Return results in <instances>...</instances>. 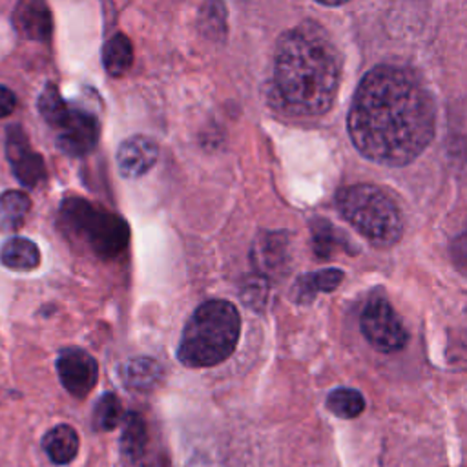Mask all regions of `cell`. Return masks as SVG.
Instances as JSON below:
<instances>
[{"label": "cell", "mask_w": 467, "mask_h": 467, "mask_svg": "<svg viewBox=\"0 0 467 467\" xmlns=\"http://www.w3.org/2000/svg\"><path fill=\"white\" fill-rule=\"evenodd\" d=\"M347 128L361 155L378 164L403 166L432 140L436 106L412 71L381 64L361 78Z\"/></svg>", "instance_id": "obj_1"}, {"label": "cell", "mask_w": 467, "mask_h": 467, "mask_svg": "<svg viewBox=\"0 0 467 467\" xmlns=\"http://www.w3.org/2000/svg\"><path fill=\"white\" fill-rule=\"evenodd\" d=\"M339 78L337 47L319 24L306 20L281 35L275 46L274 88L288 111L323 115L336 99Z\"/></svg>", "instance_id": "obj_2"}, {"label": "cell", "mask_w": 467, "mask_h": 467, "mask_svg": "<svg viewBox=\"0 0 467 467\" xmlns=\"http://www.w3.org/2000/svg\"><path fill=\"white\" fill-rule=\"evenodd\" d=\"M241 332L237 306L224 299L204 301L190 316L177 348V358L192 368L213 367L232 356Z\"/></svg>", "instance_id": "obj_3"}, {"label": "cell", "mask_w": 467, "mask_h": 467, "mask_svg": "<svg viewBox=\"0 0 467 467\" xmlns=\"http://www.w3.org/2000/svg\"><path fill=\"white\" fill-rule=\"evenodd\" d=\"M58 223L67 237L89 248L100 259L120 255L130 241L128 223L82 197H67L60 202Z\"/></svg>", "instance_id": "obj_4"}, {"label": "cell", "mask_w": 467, "mask_h": 467, "mask_svg": "<svg viewBox=\"0 0 467 467\" xmlns=\"http://www.w3.org/2000/svg\"><path fill=\"white\" fill-rule=\"evenodd\" d=\"M339 213L372 244L390 246L403 234V217L396 202L374 184L345 186L336 195Z\"/></svg>", "instance_id": "obj_5"}, {"label": "cell", "mask_w": 467, "mask_h": 467, "mask_svg": "<svg viewBox=\"0 0 467 467\" xmlns=\"http://www.w3.org/2000/svg\"><path fill=\"white\" fill-rule=\"evenodd\" d=\"M361 332L367 341L381 352L401 350L409 339L401 319L381 296H374L367 301L361 312Z\"/></svg>", "instance_id": "obj_6"}, {"label": "cell", "mask_w": 467, "mask_h": 467, "mask_svg": "<svg viewBox=\"0 0 467 467\" xmlns=\"http://www.w3.org/2000/svg\"><path fill=\"white\" fill-rule=\"evenodd\" d=\"M55 130L58 150L71 157L89 153L99 142V120L84 108L69 106L67 115Z\"/></svg>", "instance_id": "obj_7"}, {"label": "cell", "mask_w": 467, "mask_h": 467, "mask_svg": "<svg viewBox=\"0 0 467 467\" xmlns=\"http://www.w3.org/2000/svg\"><path fill=\"white\" fill-rule=\"evenodd\" d=\"M5 157L22 186L35 188L46 179L44 159L31 150L27 135L18 124L9 126L5 131Z\"/></svg>", "instance_id": "obj_8"}, {"label": "cell", "mask_w": 467, "mask_h": 467, "mask_svg": "<svg viewBox=\"0 0 467 467\" xmlns=\"http://www.w3.org/2000/svg\"><path fill=\"white\" fill-rule=\"evenodd\" d=\"M57 374L62 387L75 398H86L99 379V365L82 348H64L57 358Z\"/></svg>", "instance_id": "obj_9"}, {"label": "cell", "mask_w": 467, "mask_h": 467, "mask_svg": "<svg viewBox=\"0 0 467 467\" xmlns=\"http://www.w3.org/2000/svg\"><path fill=\"white\" fill-rule=\"evenodd\" d=\"M252 261L257 275L270 279L288 266V237L283 232H266L257 237L252 248Z\"/></svg>", "instance_id": "obj_10"}, {"label": "cell", "mask_w": 467, "mask_h": 467, "mask_svg": "<svg viewBox=\"0 0 467 467\" xmlns=\"http://www.w3.org/2000/svg\"><path fill=\"white\" fill-rule=\"evenodd\" d=\"M159 157V146L146 135H133L126 139L117 150V168L126 179L144 175Z\"/></svg>", "instance_id": "obj_11"}, {"label": "cell", "mask_w": 467, "mask_h": 467, "mask_svg": "<svg viewBox=\"0 0 467 467\" xmlns=\"http://www.w3.org/2000/svg\"><path fill=\"white\" fill-rule=\"evenodd\" d=\"M13 27L26 40H47L53 33L49 7L40 0H22L13 11Z\"/></svg>", "instance_id": "obj_12"}, {"label": "cell", "mask_w": 467, "mask_h": 467, "mask_svg": "<svg viewBox=\"0 0 467 467\" xmlns=\"http://www.w3.org/2000/svg\"><path fill=\"white\" fill-rule=\"evenodd\" d=\"M120 379L124 387L135 392H150L159 387L164 376L162 365L148 356H137L120 365Z\"/></svg>", "instance_id": "obj_13"}, {"label": "cell", "mask_w": 467, "mask_h": 467, "mask_svg": "<svg viewBox=\"0 0 467 467\" xmlns=\"http://www.w3.org/2000/svg\"><path fill=\"white\" fill-rule=\"evenodd\" d=\"M78 434L71 425L60 423L49 429L42 438V449L53 463L64 465L75 460L78 452Z\"/></svg>", "instance_id": "obj_14"}, {"label": "cell", "mask_w": 467, "mask_h": 467, "mask_svg": "<svg viewBox=\"0 0 467 467\" xmlns=\"http://www.w3.org/2000/svg\"><path fill=\"white\" fill-rule=\"evenodd\" d=\"M343 272L339 268H325L312 274L301 275L292 286V297L297 303H310L319 292H332L343 281Z\"/></svg>", "instance_id": "obj_15"}, {"label": "cell", "mask_w": 467, "mask_h": 467, "mask_svg": "<svg viewBox=\"0 0 467 467\" xmlns=\"http://www.w3.org/2000/svg\"><path fill=\"white\" fill-rule=\"evenodd\" d=\"M0 263L15 272H29L40 265V250L26 237H11L0 248Z\"/></svg>", "instance_id": "obj_16"}, {"label": "cell", "mask_w": 467, "mask_h": 467, "mask_svg": "<svg viewBox=\"0 0 467 467\" xmlns=\"http://www.w3.org/2000/svg\"><path fill=\"white\" fill-rule=\"evenodd\" d=\"M148 447V427L139 412H128L124 416L120 449L130 462H140Z\"/></svg>", "instance_id": "obj_17"}, {"label": "cell", "mask_w": 467, "mask_h": 467, "mask_svg": "<svg viewBox=\"0 0 467 467\" xmlns=\"http://www.w3.org/2000/svg\"><path fill=\"white\" fill-rule=\"evenodd\" d=\"M31 210V199L26 192L7 190L0 193V232L9 234L20 228Z\"/></svg>", "instance_id": "obj_18"}, {"label": "cell", "mask_w": 467, "mask_h": 467, "mask_svg": "<svg viewBox=\"0 0 467 467\" xmlns=\"http://www.w3.org/2000/svg\"><path fill=\"white\" fill-rule=\"evenodd\" d=\"M133 62V46L122 33H115L102 47V64L108 75L122 77Z\"/></svg>", "instance_id": "obj_19"}, {"label": "cell", "mask_w": 467, "mask_h": 467, "mask_svg": "<svg viewBox=\"0 0 467 467\" xmlns=\"http://www.w3.org/2000/svg\"><path fill=\"white\" fill-rule=\"evenodd\" d=\"M327 409L339 418H356L365 410V398L356 389H336L327 398Z\"/></svg>", "instance_id": "obj_20"}, {"label": "cell", "mask_w": 467, "mask_h": 467, "mask_svg": "<svg viewBox=\"0 0 467 467\" xmlns=\"http://www.w3.org/2000/svg\"><path fill=\"white\" fill-rule=\"evenodd\" d=\"M120 421H124L120 400L113 392L102 394L93 409V427L97 431H113Z\"/></svg>", "instance_id": "obj_21"}, {"label": "cell", "mask_w": 467, "mask_h": 467, "mask_svg": "<svg viewBox=\"0 0 467 467\" xmlns=\"http://www.w3.org/2000/svg\"><path fill=\"white\" fill-rule=\"evenodd\" d=\"M36 106H38L40 115L51 128H57L69 111V104L62 99L58 88L55 84H46V88L38 95Z\"/></svg>", "instance_id": "obj_22"}, {"label": "cell", "mask_w": 467, "mask_h": 467, "mask_svg": "<svg viewBox=\"0 0 467 467\" xmlns=\"http://www.w3.org/2000/svg\"><path fill=\"white\" fill-rule=\"evenodd\" d=\"M314 250L319 257H328L336 248L341 246V232H337L328 221L316 219L312 223Z\"/></svg>", "instance_id": "obj_23"}, {"label": "cell", "mask_w": 467, "mask_h": 467, "mask_svg": "<svg viewBox=\"0 0 467 467\" xmlns=\"http://www.w3.org/2000/svg\"><path fill=\"white\" fill-rule=\"evenodd\" d=\"M224 5L223 4H204L201 9V27L210 36L215 33H224Z\"/></svg>", "instance_id": "obj_24"}, {"label": "cell", "mask_w": 467, "mask_h": 467, "mask_svg": "<svg viewBox=\"0 0 467 467\" xmlns=\"http://www.w3.org/2000/svg\"><path fill=\"white\" fill-rule=\"evenodd\" d=\"M16 108V97L15 93L0 84V119L11 115Z\"/></svg>", "instance_id": "obj_25"}, {"label": "cell", "mask_w": 467, "mask_h": 467, "mask_svg": "<svg viewBox=\"0 0 467 467\" xmlns=\"http://www.w3.org/2000/svg\"><path fill=\"white\" fill-rule=\"evenodd\" d=\"M463 252L467 254V235H465V246H463Z\"/></svg>", "instance_id": "obj_26"}]
</instances>
